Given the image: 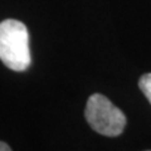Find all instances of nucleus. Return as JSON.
Here are the masks:
<instances>
[{"mask_svg":"<svg viewBox=\"0 0 151 151\" xmlns=\"http://www.w3.org/2000/svg\"><path fill=\"white\" fill-rule=\"evenodd\" d=\"M0 59L15 72H23L30 65L29 34L22 22L6 19L0 23Z\"/></svg>","mask_w":151,"mask_h":151,"instance_id":"f257e3e1","label":"nucleus"},{"mask_svg":"<svg viewBox=\"0 0 151 151\" xmlns=\"http://www.w3.org/2000/svg\"><path fill=\"white\" fill-rule=\"evenodd\" d=\"M139 86L146 96V98L149 100V102L151 103V73H146L140 78Z\"/></svg>","mask_w":151,"mask_h":151,"instance_id":"7ed1b4c3","label":"nucleus"},{"mask_svg":"<svg viewBox=\"0 0 151 151\" xmlns=\"http://www.w3.org/2000/svg\"><path fill=\"white\" fill-rule=\"evenodd\" d=\"M10 146H9L8 144L3 142V141H0V151H10Z\"/></svg>","mask_w":151,"mask_h":151,"instance_id":"20e7f679","label":"nucleus"},{"mask_svg":"<svg viewBox=\"0 0 151 151\" xmlns=\"http://www.w3.org/2000/svg\"><path fill=\"white\" fill-rule=\"evenodd\" d=\"M84 115L94 131L108 137L121 135L126 126L124 112L100 93H94L88 98Z\"/></svg>","mask_w":151,"mask_h":151,"instance_id":"f03ea898","label":"nucleus"}]
</instances>
